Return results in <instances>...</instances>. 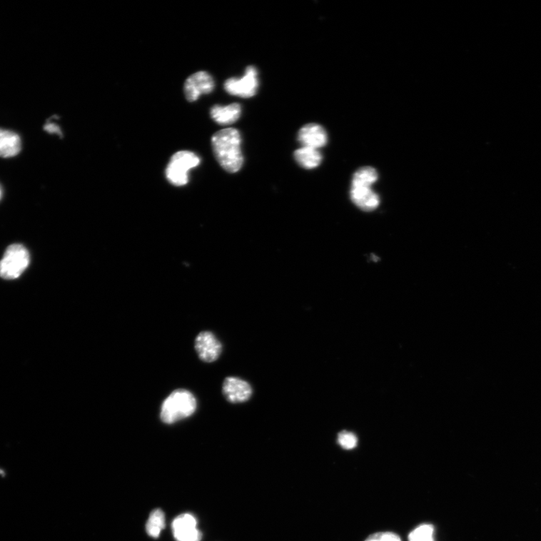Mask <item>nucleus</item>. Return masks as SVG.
<instances>
[{
    "label": "nucleus",
    "mask_w": 541,
    "mask_h": 541,
    "mask_svg": "<svg viewBox=\"0 0 541 541\" xmlns=\"http://www.w3.org/2000/svg\"><path fill=\"white\" fill-rule=\"evenodd\" d=\"M21 151V139L16 133L0 128V158H9Z\"/></svg>",
    "instance_id": "9b49d317"
},
{
    "label": "nucleus",
    "mask_w": 541,
    "mask_h": 541,
    "mask_svg": "<svg viewBox=\"0 0 541 541\" xmlns=\"http://www.w3.org/2000/svg\"><path fill=\"white\" fill-rule=\"evenodd\" d=\"M195 348L198 358L206 363L216 361L222 352L221 341L211 332H203L196 337Z\"/></svg>",
    "instance_id": "0eeeda50"
},
{
    "label": "nucleus",
    "mask_w": 541,
    "mask_h": 541,
    "mask_svg": "<svg viewBox=\"0 0 541 541\" xmlns=\"http://www.w3.org/2000/svg\"><path fill=\"white\" fill-rule=\"evenodd\" d=\"M174 537L177 541H201L202 533L197 529V521L191 514L176 517L172 524Z\"/></svg>",
    "instance_id": "6e6552de"
},
{
    "label": "nucleus",
    "mask_w": 541,
    "mask_h": 541,
    "mask_svg": "<svg viewBox=\"0 0 541 541\" xmlns=\"http://www.w3.org/2000/svg\"><path fill=\"white\" fill-rule=\"evenodd\" d=\"M2 197V191L1 188H0V199H1Z\"/></svg>",
    "instance_id": "412c9836"
},
{
    "label": "nucleus",
    "mask_w": 541,
    "mask_h": 541,
    "mask_svg": "<svg viewBox=\"0 0 541 541\" xmlns=\"http://www.w3.org/2000/svg\"><path fill=\"white\" fill-rule=\"evenodd\" d=\"M216 83L212 76L204 71L191 76L184 83L183 92L189 102H195L203 94L211 93Z\"/></svg>",
    "instance_id": "423d86ee"
},
{
    "label": "nucleus",
    "mask_w": 541,
    "mask_h": 541,
    "mask_svg": "<svg viewBox=\"0 0 541 541\" xmlns=\"http://www.w3.org/2000/svg\"><path fill=\"white\" fill-rule=\"evenodd\" d=\"M298 141L303 147L318 150L327 144L328 136L322 126L318 123H308L298 131Z\"/></svg>",
    "instance_id": "9d476101"
},
{
    "label": "nucleus",
    "mask_w": 541,
    "mask_h": 541,
    "mask_svg": "<svg viewBox=\"0 0 541 541\" xmlns=\"http://www.w3.org/2000/svg\"><path fill=\"white\" fill-rule=\"evenodd\" d=\"M166 520L164 512L156 509L151 512L146 524V532L148 535L153 538L159 537L161 532L164 530Z\"/></svg>",
    "instance_id": "dca6fc26"
},
{
    "label": "nucleus",
    "mask_w": 541,
    "mask_h": 541,
    "mask_svg": "<svg viewBox=\"0 0 541 541\" xmlns=\"http://www.w3.org/2000/svg\"><path fill=\"white\" fill-rule=\"evenodd\" d=\"M252 393L250 384L238 378H227L223 383V394L231 403H246L250 400Z\"/></svg>",
    "instance_id": "1a4fd4ad"
},
{
    "label": "nucleus",
    "mask_w": 541,
    "mask_h": 541,
    "mask_svg": "<svg viewBox=\"0 0 541 541\" xmlns=\"http://www.w3.org/2000/svg\"><path fill=\"white\" fill-rule=\"evenodd\" d=\"M365 541H402L400 536L393 532H378L370 535Z\"/></svg>",
    "instance_id": "6ab92c4d"
},
{
    "label": "nucleus",
    "mask_w": 541,
    "mask_h": 541,
    "mask_svg": "<svg viewBox=\"0 0 541 541\" xmlns=\"http://www.w3.org/2000/svg\"><path fill=\"white\" fill-rule=\"evenodd\" d=\"M201 158L195 153L181 151L171 158L166 169L167 180L176 187H182L189 181V172L201 164Z\"/></svg>",
    "instance_id": "7ed1b4c3"
},
{
    "label": "nucleus",
    "mask_w": 541,
    "mask_h": 541,
    "mask_svg": "<svg viewBox=\"0 0 541 541\" xmlns=\"http://www.w3.org/2000/svg\"><path fill=\"white\" fill-rule=\"evenodd\" d=\"M350 197L353 203L360 209L370 211L379 206V197L371 188H351Z\"/></svg>",
    "instance_id": "ddd939ff"
},
{
    "label": "nucleus",
    "mask_w": 541,
    "mask_h": 541,
    "mask_svg": "<svg viewBox=\"0 0 541 541\" xmlns=\"http://www.w3.org/2000/svg\"><path fill=\"white\" fill-rule=\"evenodd\" d=\"M434 527L430 524H423L418 527L409 535V541H435Z\"/></svg>",
    "instance_id": "f3484780"
},
{
    "label": "nucleus",
    "mask_w": 541,
    "mask_h": 541,
    "mask_svg": "<svg viewBox=\"0 0 541 541\" xmlns=\"http://www.w3.org/2000/svg\"><path fill=\"white\" fill-rule=\"evenodd\" d=\"M44 130L51 134H56L61 137L63 136L61 127L55 123L48 121L44 126Z\"/></svg>",
    "instance_id": "aec40b11"
},
{
    "label": "nucleus",
    "mask_w": 541,
    "mask_h": 541,
    "mask_svg": "<svg viewBox=\"0 0 541 541\" xmlns=\"http://www.w3.org/2000/svg\"><path fill=\"white\" fill-rule=\"evenodd\" d=\"M295 161L303 168L312 169L318 167L323 160V156L318 149L302 147L294 153Z\"/></svg>",
    "instance_id": "4468645a"
},
{
    "label": "nucleus",
    "mask_w": 541,
    "mask_h": 541,
    "mask_svg": "<svg viewBox=\"0 0 541 541\" xmlns=\"http://www.w3.org/2000/svg\"><path fill=\"white\" fill-rule=\"evenodd\" d=\"M211 146L221 166L227 173H238L244 163L239 131L234 128H226L216 133L211 138Z\"/></svg>",
    "instance_id": "f257e3e1"
},
{
    "label": "nucleus",
    "mask_w": 541,
    "mask_h": 541,
    "mask_svg": "<svg viewBox=\"0 0 541 541\" xmlns=\"http://www.w3.org/2000/svg\"><path fill=\"white\" fill-rule=\"evenodd\" d=\"M211 117L220 125H231L241 117V106L238 103L229 106L216 105L211 108Z\"/></svg>",
    "instance_id": "f8f14e48"
},
{
    "label": "nucleus",
    "mask_w": 541,
    "mask_h": 541,
    "mask_svg": "<svg viewBox=\"0 0 541 541\" xmlns=\"http://www.w3.org/2000/svg\"><path fill=\"white\" fill-rule=\"evenodd\" d=\"M258 88V71L253 66H248L241 78H231L224 83V89L228 93L242 98L254 96Z\"/></svg>",
    "instance_id": "39448f33"
},
{
    "label": "nucleus",
    "mask_w": 541,
    "mask_h": 541,
    "mask_svg": "<svg viewBox=\"0 0 541 541\" xmlns=\"http://www.w3.org/2000/svg\"><path fill=\"white\" fill-rule=\"evenodd\" d=\"M30 253L19 244L9 246L0 261V277L6 280L19 278L30 265Z\"/></svg>",
    "instance_id": "20e7f679"
},
{
    "label": "nucleus",
    "mask_w": 541,
    "mask_h": 541,
    "mask_svg": "<svg viewBox=\"0 0 541 541\" xmlns=\"http://www.w3.org/2000/svg\"><path fill=\"white\" fill-rule=\"evenodd\" d=\"M378 178L376 170L372 167H364L353 176L351 188H371Z\"/></svg>",
    "instance_id": "2eb2a0df"
},
{
    "label": "nucleus",
    "mask_w": 541,
    "mask_h": 541,
    "mask_svg": "<svg viewBox=\"0 0 541 541\" xmlns=\"http://www.w3.org/2000/svg\"><path fill=\"white\" fill-rule=\"evenodd\" d=\"M196 406V398L191 392L176 390L163 403L161 418L166 424H173L193 415Z\"/></svg>",
    "instance_id": "f03ea898"
},
{
    "label": "nucleus",
    "mask_w": 541,
    "mask_h": 541,
    "mask_svg": "<svg viewBox=\"0 0 541 541\" xmlns=\"http://www.w3.org/2000/svg\"><path fill=\"white\" fill-rule=\"evenodd\" d=\"M338 443L345 450H353L358 445V438L352 433L343 431L339 433Z\"/></svg>",
    "instance_id": "a211bd4d"
}]
</instances>
